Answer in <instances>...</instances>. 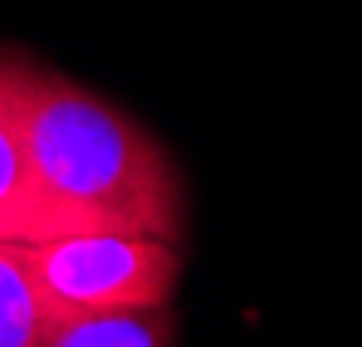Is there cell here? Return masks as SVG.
<instances>
[{
	"mask_svg": "<svg viewBox=\"0 0 362 347\" xmlns=\"http://www.w3.org/2000/svg\"><path fill=\"white\" fill-rule=\"evenodd\" d=\"M25 162L45 240L54 235H152L186 230V196L172 157L147 127L83 83L20 64Z\"/></svg>",
	"mask_w": 362,
	"mask_h": 347,
	"instance_id": "6da1fadb",
	"label": "cell"
},
{
	"mask_svg": "<svg viewBox=\"0 0 362 347\" xmlns=\"http://www.w3.org/2000/svg\"><path fill=\"white\" fill-rule=\"evenodd\" d=\"M45 298L74 313L172 308L181 284V245L152 235H54L30 245Z\"/></svg>",
	"mask_w": 362,
	"mask_h": 347,
	"instance_id": "7a4b0ae2",
	"label": "cell"
},
{
	"mask_svg": "<svg viewBox=\"0 0 362 347\" xmlns=\"http://www.w3.org/2000/svg\"><path fill=\"white\" fill-rule=\"evenodd\" d=\"M45 347H177V318L172 308H122V313L59 308Z\"/></svg>",
	"mask_w": 362,
	"mask_h": 347,
	"instance_id": "277c9868",
	"label": "cell"
},
{
	"mask_svg": "<svg viewBox=\"0 0 362 347\" xmlns=\"http://www.w3.org/2000/svg\"><path fill=\"white\" fill-rule=\"evenodd\" d=\"M54 313L35 279L30 245L0 240V347H45Z\"/></svg>",
	"mask_w": 362,
	"mask_h": 347,
	"instance_id": "5b68a950",
	"label": "cell"
},
{
	"mask_svg": "<svg viewBox=\"0 0 362 347\" xmlns=\"http://www.w3.org/2000/svg\"><path fill=\"white\" fill-rule=\"evenodd\" d=\"M20 64L0 49V240L40 245L45 220L35 201V181L25 162V122H20Z\"/></svg>",
	"mask_w": 362,
	"mask_h": 347,
	"instance_id": "3957f363",
	"label": "cell"
}]
</instances>
